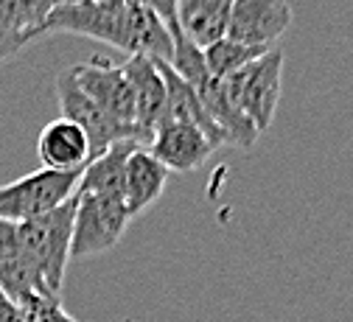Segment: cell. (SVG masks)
I'll return each mask as SVG.
<instances>
[{"mask_svg": "<svg viewBox=\"0 0 353 322\" xmlns=\"http://www.w3.org/2000/svg\"><path fill=\"white\" fill-rule=\"evenodd\" d=\"M76 34L107 42L129 57L171 59L165 23L138 0H68L42 23V34Z\"/></svg>", "mask_w": 353, "mask_h": 322, "instance_id": "1", "label": "cell"}, {"mask_svg": "<svg viewBox=\"0 0 353 322\" xmlns=\"http://www.w3.org/2000/svg\"><path fill=\"white\" fill-rule=\"evenodd\" d=\"M73 210H76V194L68 202H62L59 208L48 210V213L14 224V233H17L23 255L28 258L42 289H46L51 297L62 294L65 269L70 263Z\"/></svg>", "mask_w": 353, "mask_h": 322, "instance_id": "2", "label": "cell"}, {"mask_svg": "<svg viewBox=\"0 0 353 322\" xmlns=\"http://www.w3.org/2000/svg\"><path fill=\"white\" fill-rule=\"evenodd\" d=\"M225 96L230 104L263 134L278 112L281 87H283V51L270 48L263 57L247 62L228 79H222Z\"/></svg>", "mask_w": 353, "mask_h": 322, "instance_id": "3", "label": "cell"}, {"mask_svg": "<svg viewBox=\"0 0 353 322\" xmlns=\"http://www.w3.org/2000/svg\"><path fill=\"white\" fill-rule=\"evenodd\" d=\"M132 216L123 199L101 194H76L73 233H70V261L93 258L112 250L126 233Z\"/></svg>", "mask_w": 353, "mask_h": 322, "instance_id": "4", "label": "cell"}, {"mask_svg": "<svg viewBox=\"0 0 353 322\" xmlns=\"http://www.w3.org/2000/svg\"><path fill=\"white\" fill-rule=\"evenodd\" d=\"M81 171H51L39 168L14 182L0 185V219L3 221H28L42 216L76 194Z\"/></svg>", "mask_w": 353, "mask_h": 322, "instance_id": "5", "label": "cell"}, {"mask_svg": "<svg viewBox=\"0 0 353 322\" xmlns=\"http://www.w3.org/2000/svg\"><path fill=\"white\" fill-rule=\"evenodd\" d=\"M70 73L87 99L96 101L112 121L135 132L138 141L146 146V137L135 123V96H132V87L126 81L123 65H107L101 59H90L84 65H73Z\"/></svg>", "mask_w": 353, "mask_h": 322, "instance_id": "6", "label": "cell"}, {"mask_svg": "<svg viewBox=\"0 0 353 322\" xmlns=\"http://www.w3.org/2000/svg\"><path fill=\"white\" fill-rule=\"evenodd\" d=\"M57 96H59L62 118L73 121V123L81 126V132L87 134V143H90V160H93L96 154L107 152V149H110L112 143H118V141H135V143H141L135 132L126 129V126H121L118 121H112L96 101H90V99L81 93L79 84H76V79H73V73H70V68L57 76ZM141 146H143V143H141Z\"/></svg>", "mask_w": 353, "mask_h": 322, "instance_id": "7", "label": "cell"}, {"mask_svg": "<svg viewBox=\"0 0 353 322\" xmlns=\"http://www.w3.org/2000/svg\"><path fill=\"white\" fill-rule=\"evenodd\" d=\"M294 14L289 0H233L225 37L241 45L275 48V42L289 31Z\"/></svg>", "mask_w": 353, "mask_h": 322, "instance_id": "8", "label": "cell"}, {"mask_svg": "<svg viewBox=\"0 0 353 322\" xmlns=\"http://www.w3.org/2000/svg\"><path fill=\"white\" fill-rule=\"evenodd\" d=\"M168 171L185 174L199 165L216 152L210 137L191 121H163L154 126L152 141L146 146Z\"/></svg>", "mask_w": 353, "mask_h": 322, "instance_id": "9", "label": "cell"}, {"mask_svg": "<svg viewBox=\"0 0 353 322\" xmlns=\"http://www.w3.org/2000/svg\"><path fill=\"white\" fill-rule=\"evenodd\" d=\"M123 73L132 87V96H135V123L143 132L146 146H149L152 132H154L163 104H165L163 73L157 68V59H149V57H129L123 62Z\"/></svg>", "mask_w": 353, "mask_h": 322, "instance_id": "10", "label": "cell"}, {"mask_svg": "<svg viewBox=\"0 0 353 322\" xmlns=\"http://www.w3.org/2000/svg\"><path fill=\"white\" fill-rule=\"evenodd\" d=\"M168 168L146 149L138 146L126 157V171H123V205L126 213L135 219L141 216L146 208H152L163 191H165V182H168Z\"/></svg>", "mask_w": 353, "mask_h": 322, "instance_id": "11", "label": "cell"}, {"mask_svg": "<svg viewBox=\"0 0 353 322\" xmlns=\"http://www.w3.org/2000/svg\"><path fill=\"white\" fill-rule=\"evenodd\" d=\"M37 149H39L42 168H51V171H81L90 163L87 134L81 132V126H76L68 118H57L42 129Z\"/></svg>", "mask_w": 353, "mask_h": 322, "instance_id": "12", "label": "cell"}, {"mask_svg": "<svg viewBox=\"0 0 353 322\" xmlns=\"http://www.w3.org/2000/svg\"><path fill=\"white\" fill-rule=\"evenodd\" d=\"M138 146L141 143H135V141H118L107 152L96 154L90 163L81 168V177L76 182V194H101V197L123 199L126 157Z\"/></svg>", "mask_w": 353, "mask_h": 322, "instance_id": "13", "label": "cell"}, {"mask_svg": "<svg viewBox=\"0 0 353 322\" xmlns=\"http://www.w3.org/2000/svg\"><path fill=\"white\" fill-rule=\"evenodd\" d=\"M233 0H176V26L196 45L208 48L228 31Z\"/></svg>", "mask_w": 353, "mask_h": 322, "instance_id": "14", "label": "cell"}, {"mask_svg": "<svg viewBox=\"0 0 353 322\" xmlns=\"http://www.w3.org/2000/svg\"><path fill=\"white\" fill-rule=\"evenodd\" d=\"M62 3L68 0H0V26L37 39L42 37V23Z\"/></svg>", "mask_w": 353, "mask_h": 322, "instance_id": "15", "label": "cell"}, {"mask_svg": "<svg viewBox=\"0 0 353 322\" xmlns=\"http://www.w3.org/2000/svg\"><path fill=\"white\" fill-rule=\"evenodd\" d=\"M270 48H261V45H241V42H233L228 37L216 39L213 45L202 48V59H205V68L213 79H228L230 73H236L239 68H244L247 62L263 57Z\"/></svg>", "mask_w": 353, "mask_h": 322, "instance_id": "16", "label": "cell"}, {"mask_svg": "<svg viewBox=\"0 0 353 322\" xmlns=\"http://www.w3.org/2000/svg\"><path fill=\"white\" fill-rule=\"evenodd\" d=\"M28 42H31L28 37H23V34H17V31H12V28H3V26H0V62H6V59H12V57H17Z\"/></svg>", "mask_w": 353, "mask_h": 322, "instance_id": "17", "label": "cell"}, {"mask_svg": "<svg viewBox=\"0 0 353 322\" xmlns=\"http://www.w3.org/2000/svg\"><path fill=\"white\" fill-rule=\"evenodd\" d=\"M0 322H26L20 305H17L3 289H0Z\"/></svg>", "mask_w": 353, "mask_h": 322, "instance_id": "18", "label": "cell"}]
</instances>
